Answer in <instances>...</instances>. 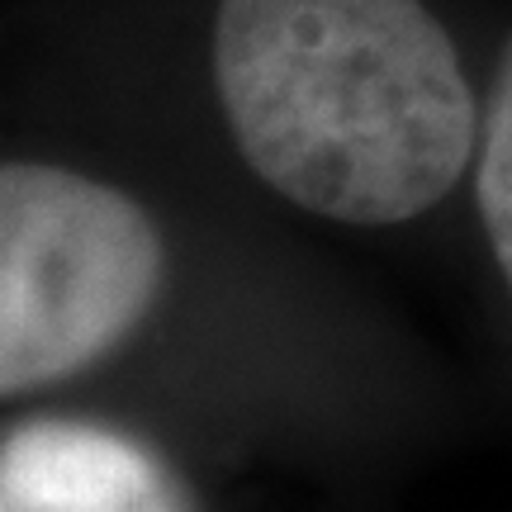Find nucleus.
<instances>
[{
  "instance_id": "obj_4",
  "label": "nucleus",
  "mask_w": 512,
  "mask_h": 512,
  "mask_svg": "<svg viewBox=\"0 0 512 512\" xmlns=\"http://www.w3.org/2000/svg\"><path fill=\"white\" fill-rule=\"evenodd\" d=\"M475 190H479V214H484V228H489V242H494V261L512 294V43L503 53V67H498L489 110H484Z\"/></svg>"
},
{
  "instance_id": "obj_3",
  "label": "nucleus",
  "mask_w": 512,
  "mask_h": 512,
  "mask_svg": "<svg viewBox=\"0 0 512 512\" xmlns=\"http://www.w3.org/2000/svg\"><path fill=\"white\" fill-rule=\"evenodd\" d=\"M0 512H185L157 460L128 441L76 427L29 422L5 437Z\"/></svg>"
},
{
  "instance_id": "obj_1",
  "label": "nucleus",
  "mask_w": 512,
  "mask_h": 512,
  "mask_svg": "<svg viewBox=\"0 0 512 512\" xmlns=\"http://www.w3.org/2000/svg\"><path fill=\"white\" fill-rule=\"evenodd\" d=\"M214 86L247 166L332 223L418 219L475 152V95L422 0H219Z\"/></svg>"
},
{
  "instance_id": "obj_2",
  "label": "nucleus",
  "mask_w": 512,
  "mask_h": 512,
  "mask_svg": "<svg viewBox=\"0 0 512 512\" xmlns=\"http://www.w3.org/2000/svg\"><path fill=\"white\" fill-rule=\"evenodd\" d=\"M157 223L124 190L48 162L0 171V389L67 380L143 323L162 290Z\"/></svg>"
}]
</instances>
